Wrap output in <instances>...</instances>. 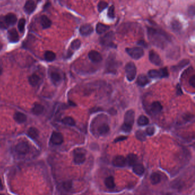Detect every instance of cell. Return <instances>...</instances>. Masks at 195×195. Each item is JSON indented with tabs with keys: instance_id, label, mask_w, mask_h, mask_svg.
I'll return each instance as SVG.
<instances>
[{
	"instance_id": "obj_1",
	"label": "cell",
	"mask_w": 195,
	"mask_h": 195,
	"mask_svg": "<svg viewBox=\"0 0 195 195\" xmlns=\"http://www.w3.org/2000/svg\"><path fill=\"white\" fill-rule=\"evenodd\" d=\"M147 33L150 42L159 48H164L166 44L171 41L170 37L161 29L148 27L147 28Z\"/></svg>"
},
{
	"instance_id": "obj_2",
	"label": "cell",
	"mask_w": 195,
	"mask_h": 195,
	"mask_svg": "<svg viewBox=\"0 0 195 195\" xmlns=\"http://www.w3.org/2000/svg\"><path fill=\"white\" fill-rule=\"evenodd\" d=\"M135 111L132 110H129L126 112L124 115V123L121 127V130L124 132H129L131 131L135 122Z\"/></svg>"
},
{
	"instance_id": "obj_3",
	"label": "cell",
	"mask_w": 195,
	"mask_h": 195,
	"mask_svg": "<svg viewBox=\"0 0 195 195\" xmlns=\"http://www.w3.org/2000/svg\"><path fill=\"white\" fill-rule=\"evenodd\" d=\"M118 66V62L116 60L115 57L113 55L109 56L106 63V70L107 72L116 74Z\"/></svg>"
},
{
	"instance_id": "obj_4",
	"label": "cell",
	"mask_w": 195,
	"mask_h": 195,
	"mask_svg": "<svg viewBox=\"0 0 195 195\" xmlns=\"http://www.w3.org/2000/svg\"><path fill=\"white\" fill-rule=\"evenodd\" d=\"M125 73L127 80L131 82L135 79L137 74L136 65L133 62H129L125 66Z\"/></svg>"
},
{
	"instance_id": "obj_5",
	"label": "cell",
	"mask_w": 195,
	"mask_h": 195,
	"mask_svg": "<svg viewBox=\"0 0 195 195\" xmlns=\"http://www.w3.org/2000/svg\"><path fill=\"white\" fill-rule=\"evenodd\" d=\"M125 50L128 54L134 59H139L141 58L144 54L143 49L140 47L127 48Z\"/></svg>"
},
{
	"instance_id": "obj_6",
	"label": "cell",
	"mask_w": 195,
	"mask_h": 195,
	"mask_svg": "<svg viewBox=\"0 0 195 195\" xmlns=\"http://www.w3.org/2000/svg\"><path fill=\"white\" fill-rule=\"evenodd\" d=\"M168 71L166 67L160 70H151L148 72V76L151 78H161L168 77Z\"/></svg>"
},
{
	"instance_id": "obj_7",
	"label": "cell",
	"mask_w": 195,
	"mask_h": 195,
	"mask_svg": "<svg viewBox=\"0 0 195 195\" xmlns=\"http://www.w3.org/2000/svg\"><path fill=\"white\" fill-rule=\"evenodd\" d=\"M114 38V33H113V31H110L106 33L103 37H101L100 39V42L103 46L113 47L114 45L113 42Z\"/></svg>"
},
{
	"instance_id": "obj_8",
	"label": "cell",
	"mask_w": 195,
	"mask_h": 195,
	"mask_svg": "<svg viewBox=\"0 0 195 195\" xmlns=\"http://www.w3.org/2000/svg\"><path fill=\"white\" fill-rule=\"evenodd\" d=\"M74 162L76 164H81L86 160L85 151L82 148H77L74 151Z\"/></svg>"
},
{
	"instance_id": "obj_9",
	"label": "cell",
	"mask_w": 195,
	"mask_h": 195,
	"mask_svg": "<svg viewBox=\"0 0 195 195\" xmlns=\"http://www.w3.org/2000/svg\"><path fill=\"white\" fill-rule=\"evenodd\" d=\"M15 150V151L18 154L25 155L29 151V147L26 142H22L16 145Z\"/></svg>"
},
{
	"instance_id": "obj_10",
	"label": "cell",
	"mask_w": 195,
	"mask_h": 195,
	"mask_svg": "<svg viewBox=\"0 0 195 195\" xmlns=\"http://www.w3.org/2000/svg\"><path fill=\"white\" fill-rule=\"evenodd\" d=\"M112 164L114 166L116 167H124L127 164L126 158H124L123 156L117 155L113 159Z\"/></svg>"
},
{
	"instance_id": "obj_11",
	"label": "cell",
	"mask_w": 195,
	"mask_h": 195,
	"mask_svg": "<svg viewBox=\"0 0 195 195\" xmlns=\"http://www.w3.org/2000/svg\"><path fill=\"white\" fill-rule=\"evenodd\" d=\"M149 59L151 63L156 66L162 65V61L159 55L153 50H151L149 53Z\"/></svg>"
},
{
	"instance_id": "obj_12",
	"label": "cell",
	"mask_w": 195,
	"mask_h": 195,
	"mask_svg": "<svg viewBox=\"0 0 195 195\" xmlns=\"http://www.w3.org/2000/svg\"><path fill=\"white\" fill-rule=\"evenodd\" d=\"M51 142L53 145H61L64 142L63 135L60 132H54L51 137Z\"/></svg>"
},
{
	"instance_id": "obj_13",
	"label": "cell",
	"mask_w": 195,
	"mask_h": 195,
	"mask_svg": "<svg viewBox=\"0 0 195 195\" xmlns=\"http://www.w3.org/2000/svg\"><path fill=\"white\" fill-rule=\"evenodd\" d=\"M88 57L92 62L95 63L100 62L103 60L101 54L96 50L90 51L88 54Z\"/></svg>"
},
{
	"instance_id": "obj_14",
	"label": "cell",
	"mask_w": 195,
	"mask_h": 195,
	"mask_svg": "<svg viewBox=\"0 0 195 195\" xmlns=\"http://www.w3.org/2000/svg\"><path fill=\"white\" fill-rule=\"evenodd\" d=\"M93 32V28L89 24L82 25L80 28V33L83 36H88Z\"/></svg>"
},
{
	"instance_id": "obj_15",
	"label": "cell",
	"mask_w": 195,
	"mask_h": 195,
	"mask_svg": "<svg viewBox=\"0 0 195 195\" xmlns=\"http://www.w3.org/2000/svg\"><path fill=\"white\" fill-rule=\"evenodd\" d=\"M110 131L109 126L107 123H104L100 124V126L98 127V135L101 136H104L108 134Z\"/></svg>"
},
{
	"instance_id": "obj_16",
	"label": "cell",
	"mask_w": 195,
	"mask_h": 195,
	"mask_svg": "<svg viewBox=\"0 0 195 195\" xmlns=\"http://www.w3.org/2000/svg\"><path fill=\"white\" fill-rule=\"evenodd\" d=\"M8 39L10 42L15 43L19 40V36L15 29H12L8 31Z\"/></svg>"
},
{
	"instance_id": "obj_17",
	"label": "cell",
	"mask_w": 195,
	"mask_h": 195,
	"mask_svg": "<svg viewBox=\"0 0 195 195\" xmlns=\"http://www.w3.org/2000/svg\"><path fill=\"white\" fill-rule=\"evenodd\" d=\"M36 4L33 0H28L24 6V10L28 14L32 13L36 9Z\"/></svg>"
},
{
	"instance_id": "obj_18",
	"label": "cell",
	"mask_w": 195,
	"mask_h": 195,
	"mask_svg": "<svg viewBox=\"0 0 195 195\" xmlns=\"http://www.w3.org/2000/svg\"><path fill=\"white\" fill-rule=\"evenodd\" d=\"M162 109L163 106L159 102H154L150 105V110L155 114H157L160 112Z\"/></svg>"
},
{
	"instance_id": "obj_19",
	"label": "cell",
	"mask_w": 195,
	"mask_h": 195,
	"mask_svg": "<svg viewBox=\"0 0 195 195\" xmlns=\"http://www.w3.org/2000/svg\"><path fill=\"white\" fill-rule=\"evenodd\" d=\"M150 80L144 74L140 75L137 79V83L140 86L144 87L146 86Z\"/></svg>"
},
{
	"instance_id": "obj_20",
	"label": "cell",
	"mask_w": 195,
	"mask_h": 195,
	"mask_svg": "<svg viewBox=\"0 0 195 195\" xmlns=\"http://www.w3.org/2000/svg\"><path fill=\"white\" fill-rule=\"evenodd\" d=\"M14 119L15 122L18 123H23L25 122L27 120V117L22 112H17L14 115Z\"/></svg>"
},
{
	"instance_id": "obj_21",
	"label": "cell",
	"mask_w": 195,
	"mask_h": 195,
	"mask_svg": "<svg viewBox=\"0 0 195 195\" xmlns=\"http://www.w3.org/2000/svg\"><path fill=\"white\" fill-rule=\"evenodd\" d=\"M137 159H138L137 156L135 154L133 153L129 154L126 159L127 164H128L129 166H133L135 164H136Z\"/></svg>"
},
{
	"instance_id": "obj_22",
	"label": "cell",
	"mask_w": 195,
	"mask_h": 195,
	"mask_svg": "<svg viewBox=\"0 0 195 195\" xmlns=\"http://www.w3.org/2000/svg\"><path fill=\"white\" fill-rule=\"evenodd\" d=\"M189 64V60L183 59L181 62H180L177 65L172 67V69L173 71H174V72L179 71L181 69H182L183 68H184L187 65H188Z\"/></svg>"
},
{
	"instance_id": "obj_23",
	"label": "cell",
	"mask_w": 195,
	"mask_h": 195,
	"mask_svg": "<svg viewBox=\"0 0 195 195\" xmlns=\"http://www.w3.org/2000/svg\"><path fill=\"white\" fill-rule=\"evenodd\" d=\"M44 110V107L40 104L36 103L34 105L33 107L32 110V112L36 115H40L43 114Z\"/></svg>"
},
{
	"instance_id": "obj_24",
	"label": "cell",
	"mask_w": 195,
	"mask_h": 195,
	"mask_svg": "<svg viewBox=\"0 0 195 195\" xmlns=\"http://www.w3.org/2000/svg\"><path fill=\"white\" fill-rule=\"evenodd\" d=\"M109 29H110L109 26L106 25L105 24H103L101 23H98L96 25V32L98 34H101L104 33V32L106 31Z\"/></svg>"
},
{
	"instance_id": "obj_25",
	"label": "cell",
	"mask_w": 195,
	"mask_h": 195,
	"mask_svg": "<svg viewBox=\"0 0 195 195\" xmlns=\"http://www.w3.org/2000/svg\"><path fill=\"white\" fill-rule=\"evenodd\" d=\"M40 78L36 74H33L29 77V82L32 86H37L40 81Z\"/></svg>"
},
{
	"instance_id": "obj_26",
	"label": "cell",
	"mask_w": 195,
	"mask_h": 195,
	"mask_svg": "<svg viewBox=\"0 0 195 195\" xmlns=\"http://www.w3.org/2000/svg\"><path fill=\"white\" fill-rule=\"evenodd\" d=\"M41 23L44 29L49 28L52 25V22L50 20V19L47 16L44 15H42L41 17Z\"/></svg>"
},
{
	"instance_id": "obj_27",
	"label": "cell",
	"mask_w": 195,
	"mask_h": 195,
	"mask_svg": "<svg viewBox=\"0 0 195 195\" xmlns=\"http://www.w3.org/2000/svg\"><path fill=\"white\" fill-rule=\"evenodd\" d=\"M133 171L138 176H142L144 173L145 169L141 164H135L133 166Z\"/></svg>"
},
{
	"instance_id": "obj_28",
	"label": "cell",
	"mask_w": 195,
	"mask_h": 195,
	"mask_svg": "<svg viewBox=\"0 0 195 195\" xmlns=\"http://www.w3.org/2000/svg\"><path fill=\"white\" fill-rule=\"evenodd\" d=\"M5 17L6 21L7 22L9 25H15L17 21V17L15 14L9 13Z\"/></svg>"
},
{
	"instance_id": "obj_29",
	"label": "cell",
	"mask_w": 195,
	"mask_h": 195,
	"mask_svg": "<svg viewBox=\"0 0 195 195\" xmlns=\"http://www.w3.org/2000/svg\"><path fill=\"white\" fill-rule=\"evenodd\" d=\"M150 180L152 184L156 185L161 180V177L160 174L155 172L151 175L150 177Z\"/></svg>"
},
{
	"instance_id": "obj_30",
	"label": "cell",
	"mask_w": 195,
	"mask_h": 195,
	"mask_svg": "<svg viewBox=\"0 0 195 195\" xmlns=\"http://www.w3.org/2000/svg\"><path fill=\"white\" fill-rule=\"evenodd\" d=\"M105 186L108 188V189H113L115 187V183H114V178L113 176H109L107 177L105 179Z\"/></svg>"
},
{
	"instance_id": "obj_31",
	"label": "cell",
	"mask_w": 195,
	"mask_h": 195,
	"mask_svg": "<svg viewBox=\"0 0 195 195\" xmlns=\"http://www.w3.org/2000/svg\"><path fill=\"white\" fill-rule=\"evenodd\" d=\"M27 135L29 137H30L32 139H35L38 137L39 132L38 130L35 127H30L28 131Z\"/></svg>"
},
{
	"instance_id": "obj_32",
	"label": "cell",
	"mask_w": 195,
	"mask_h": 195,
	"mask_svg": "<svg viewBox=\"0 0 195 195\" xmlns=\"http://www.w3.org/2000/svg\"><path fill=\"white\" fill-rule=\"evenodd\" d=\"M44 58L48 62H52L56 58V54L52 51H47L44 54Z\"/></svg>"
},
{
	"instance_id": "obj_33",
	"label": "cell",
	"mask_w": 195,
	"mask_h": 195,
	"mask_svg": "<svg viewBox=\"0 0 195 195\" xmlns=\"http://www.w3.org/2000/svg\"><path fill=\"white\" fill-rule=\"evenodd\" d=\"M62 122L66 125L70 126H73L76 124L75 121L72 117L70 116H67L63 118L62 120Z\"/></svg>"
},
{
	"instance_id": "obj_34",
	"label": "cell",
	"mask_w": 195,
	"mask_h": 195,
	"mask_svg": "<svg viewBox=\"0 0 195 195\" xmlns=\"http://www.w3.org/2000/svg\"><path fill=\"white\" fill-rule=\"evenodd\" d=\"M171 27L175 31H179L182 28L181 23L178 20H173L171 22Z\"/></svg>"
},
{
	"instance_id": "obj_35",
	"label": "cell",
	"mask_w": 195,
	"mask_h": 195,
	"mask_svg": "<svg viewBox=\"0 0 195 195\" xmlns=\"http://www.w3.org/2000/svg\"><path fill=\"white\" fill-rule=\"evenodd\" d=\"M137 123L139 126H145L149 123L148 118L144 115H141L137 120Z\"/></svg>"
},
{
	"instance_id": "obj_36",
	"label": "cell",
	"mask_w": 195,
	"mask_h": 195,
	"mask_svg": "<svg viewBox=\"0 0 195 195\" xmlns=\"http://www.w3.org/2000/svg\"><path fill=\"white\" fill-rule=\"evenodd\" d=\"M51 77L54 83H58L60 82L61 80V77L60 75V73L57 72H53L51 74Z\"/></svg>"
},
{
	"instance_id": "obj_37",
	"label": "cell",
	"mask_w": 195,
	"mask_h": 195,
	"mask_svg": "<svg viewBox=\"0 0 195 195\" xmlns=\"http://www.w3.org/2000/svg\"><path fill=\"white\" fill-rule=\"evenodd\" d=\"M136 137L138 140L143 142L146 140V134L143 131L138 130L136 132Z\"/></svg>"
},
{
	"instance_id": "obj_38",
	"label": "cell",
	"mask_w": 195,
	"mask_h": 195,
	"mask_svg": "<svg viewBox=\"0 0 195 195\" xmlns=\"http://www.w3.org/2000/svg\"><path fill=\"white\" fill-rule=\"evenodd\" d=\"M9 25L5 19V17L3 15H0V29H7Z\"/></svg>"
},
{
	"instance_id": "obj_39",
	"label": "cell",
	"mask_w": 195,
	"mask_h": 195,
	"mask_svg": "<svg viewBox=\"0 0 195 195\" xmlns=\"http://www.w3.org/2000/svg\"><path fill=\"white\" fill-rule=\"evenodd\" d=\"M81 41L79 39H75L72 43L70 47L73 50H77L81 46Z\"/></svg>"
},
{
	"instance_id": "obj_40",
	"label": "cell",
	"mask_w": 195,
	"mask_h": 195,
	"mask_svg": "<svg viewBox=\"0 0 195 195\" xmlns=\"http://www.w3.org/2000/svg\"><path fill=\"white\" fill-rule=\"evenodd\" d=\"M25 23H26V21L24 18H21L19 20L18 24V28L21 33H23L24 31Z\"/></svg>"
},
{
	"instance_id": "obj_41",
	"label": "cell",
	"mask_w": 195,
	"mask_h": 195,
	"mask_svg": "<svg viewBox=\"0 0 195 195\" xmlns=\"http://www.w3.org/2000/svg\"><path fill=\"white\" fill-rule=\"evenodd\" d=\"M108 4L107 2L105 1H100L98 4V10L99 12H101L103 10H104L105 8H106L108 7Z\"/></svg>"
},
{
	"instance_id": "obj_42",
	"label": "cell",
	"mask_w": 195,
	"mask_h": 195,
	"mask_svg": "<svg viewBox=\"0 0 195 195\" xmlns=\"http://www.w3.org/2000/svg\"><path fill=\"white\" fill-rule=\"evenodd\" d=\"M62 187L67 191H70L72 188V182L69 180L64 182L62 184Z\"/></svg>"
},
{
	"instance_id": "obj_43",
	"label": "cell",
	"mask_w": 195,
	"mask_h": 195,
	"mask_svg": "<svg viewBox=\"0 0 195 195\" xmlns=\"http://www.w3.org/2000/svg\"><path fill=\"white\" fill-rule=\"evenodd\" d=\"M108 16L110 18H114L115 17V14H114V7L113 5H112L110 7L108 11Z\"/></svg>"
},
{
	"instance_id": "obj_44",
	"label": "cell",
	"mask_w": 195,
	"mask_h": 195,
	"mask_svg": "<svg viewBox=\"0 0 195 195\" xmlns=\"http://www.w3.org/2000/svg\"><path fill=\"white\" fill-rule=\"evenodd\" d=\"M155 132V129L153 127H149L146 130V134L150 136H152L153 135H154Z\"/></svg>"
},
{
	"instance_id": "obj_45",
	"label": "cell",
	"mask_w": 195,
	"mask_h": 195,
	"mask_svg": "<svg viewBox=\"0 0 195 195\" xmlns=\"http://www.w3.org/2000/svg\"><path fill=\"white\" fill-rule=\"evenodd\" d=\"M195 7L194 5H192L188 8V15L191 17H194L195 15Z\"/></svg>"
},
{
	"instance_id": "obj_46",
	"label": "cell",
	"mask_w": 195,
	"mask_h": 195,
	"mask_svg": "<svg viewBox=\"0 0 195 195\" xmlns=\"http://www.w3.org/2000/svg\"><path fill=\"white\" fill-rule=\"evenodd\" d=\"M189 84L191 86L193 87L194 88L195 87V76L193 75L189 80Z\"/></svg>"
},
{
	"instance_id": "obj_47",
	"label": "cell",
	"mask_w": 195,
	"mask_h": 195,
	"mask_svg": "<svg viewBox=\"0 0 195 195\" xmlns=\"http://www.w3.org/2000/svg\"><path fill=\"white\" fill-rule=\"evenodd\" d=\"M127 139V137H124V136H121L119 137H117L115 140H114V142H121V141H123L125 139Z\"/></svg>"
},
{
	"instance_id": "obj_48",
	"label": "cell",
	"mask_w": 195,
	"mask_h": 195,
	"mask_svg": "<svg viewBox=\"0 0 195 195\" xmlns=\"http://www.w3.org/2000/svg\"><path fill=\"white\" fill-rule=\"evenodd\" d=\"M137 44H138L139 45H140V46H143L144 47H145V48H147V47H148V45H147V43H146L144 41H143V40H141V41H139L137 42Z\"/></svg>"
},
{
	"instance_id": "obj_49",
	"label": "cell",
	"mask_w": 195,
	"mask_h": 195,
	"mask_svg": "<svg viewBox=\"0 0 195 195\" xmlns=\"http://www.w3.org/2000/svg\"><path fill=\"white\" fill-rule=\"evenodd\" d=\"M177 94H179V95H181L182 94V91H181V88H180V87L179 85H178L177 86Z\"/></svg>"
},
{
	"instance_id": "obj_50",
	"label": "cell",
	"mask_w": 195,
	"mask_h": 195,
	"mask_svg": "<svg viewBox=\"0 0 195 195\" xmlns=\"http://www.w3.org/2000/svg\"><path fill=\"white\" fill-rule=\"evenodd\" d=\"M3 189V185L2 184V181L0 179V190H2Z\"/></svg>"
},
{
	"instance_id": "obj_51",
	"label": "cell",
	"mask_w": 195,
	"mask_h": 195,
	"mask_svg": "<svg viewBox=\"0 0 195 195\" xmlns=\"http://www.w3.org/2000/svg\"><path fill=\"white\" fill-rule=\"evenodd\" d=\"M2 67H1V66L0 65V75H1V74H2Z\"/></svg>"
},
{
	"instance_id": "obj_52",
	"label": "cell",
	"mask_w": 195,
	"mask_h": 195,
	"mask_svg": "<svg viewBox=\"0 0 195 195\" xmlns=\"http://www.w3.org/2000/svg\"><path fill=\"white\" fill-rule=\"evenodd\" d=\"M2 44L1 42H0V50L2 49Z\"/></svg>"
},
{
	"instance_id": "obj_53",
	"label": "cell",
	"mask_w": 195,
	"mask_h": 195,
	"mask_svg": "<svg viewBox=\"0 0 195 195\" xmlns=\"http://www.w3.org/2000/svg\"><path fill=\"white\" fill-rule=\"evenodd\" d=\"M0 195H4V194H0Z\"/></svg>"
},
{
	"instance_id": "obj_54",
	"label": "cell",
	"mask_w": 195,
	"mask_h": 195,
	"mask_svg": "<svg viewBox=\"0 0 195 195\" xmlns=\"http://www.w3.org/2000/svg\"><path fill=\"white\" fill-rule=\"evenodd\" d=\"M37 1L38 2H40L41 0H37Z\"/></svg>"
}]
</instances>
